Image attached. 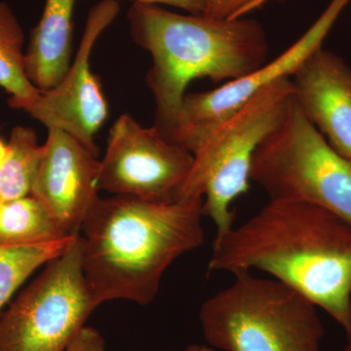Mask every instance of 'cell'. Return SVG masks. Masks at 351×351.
Wrapping results in <instances>:
<instances>
[{
  "instance_id": "6da1fadb",
  "label": "cell",
  "mask_w": 351,
  "mask_h": 351,
  "mask_svg": "<svg viewBox=\"0 0 351 351\" xmlns=\"http://www.w3.org/2000/svg\"><path fill=\"white\" fill-rule=\"evenodd\" d=\"M209 270H261L351 329V226L323 208L270 200L255 216L216 235Z\"/></svg>"
},
{
  "instance_id": "7a4b0ae2",
  "label": "cell",
  "mask_w": 351,
  "mask_h": 351,
  "mask_svg": "<svg viewBox=\"0 0 351 351\" xmlns=\"http://www.w3.org/2000/svg\"><path fill=\"white\" fill-rule=\"evenodd\" d=\"M203 217L202 197L99 198L80 232L83 276L97 307L114 300L151 304L170 265L204 243Z\"/></svg>"
},
{
  "instance_id": "3957f363",
  "label": "cell",
  "mask_w": 351,
  "mask_h": 351,
  "mask_svg": "<svg viewBox=\"0 0 351 351\" xmlns=\"http://www.w3.org/2000/svg\"><path fill=\"white\" fill-rule=\"evenodd\" d=\"M127 18L134 43L152 58L145 76L156 105L152 127L169 141L193 80L230 82L267 63L269 40L255 19L182 15L145 3H133Z\"/></svg>"
},
{
  "instance_id": "277c9868",
  "label": "cell",
  "mask_w": 351,
  "mask_h": 351,
  "mask_svg": "<svg viewBox=\"0 0 351 351\" xmlns=\"http://www.w3.org/2000/svg\"><path fill=\"white\" fill-rule=\"evenodd\" d=\"M228 287L203 302L199 323L207 345L223 351H322L316 306L274 278L233 274Z\"/></svg>"
},
{
  "instance_id": "5b68a950",
  "label": "cell",
  "mask_w": 351,
  "mask_h": 351,
  "mask_svg": "<svg viewBox=\"0 0 351 351\" xmlns=\"http://www.w3.org/2000/svg\"><path fill=\"white\" fill-rule=\"evenodd\" d=\"M293 98L291 77L263 88L191 145L193 164L182 197H202L217 235L233 226V201L249 189L254 154L282 122Z\"/></svg>"
},
{
  "instance_id": "8992f818",
  "label": "cell",
  "mask_w": 351,
  "mask_h": 351,
  "mask_svg": "<svg viewBox=\"0 0 351 351\" xmlns=\"http://www.w3.org/2000/svg\"><path fill=\"white\" fill-rule=\"evenodd\" d=\"M250 180L270 200L315 205L351 226V161L328 143L294 96L282 122L256 149Z\"/></svg>"
},
{
  "instance_id": "52a82bcc",
  "label": "cell",
  "mask_w": 351,
  "mask_h": 351,
  "mask_svg": "<svg viewBox=\"0 0 351 351\" xmlns=\"http://www.w3.org/2000/svg\"><path fill=\"white\" fill-rule=\"evenodd\" d=\"M96 308L78 235L1 314L0 351H66Z\"/></svg>"
},
{
  "instance_id": "ba28073f",
  "label": "cell",
  "mask_w": 351,
  "mask_h": 351,
  "mask_svg": "<svg viewBox=\"0 0 351 351\" xmlns=\"http://www.w3.org/2000/svg\"><path fill=\"white\" fill-rule=\"evenodd\" d=\"M193 164L188 149L124 113L110 129L99 167V189L112 195L173 202L181 198Z\"/></svg>"
},
{
  "instance_id": "9c48e42d",
  "label": "cell",
  "mask_w": 351,
  "mask_h": 351,
  "mask_svg": "<svg viewBox=\"0 0 351 351\" xmlns=\"http://www.w3.org/2000/svg\"><path fill=\"white\" fill-rule=\"evenodd\" d=\"M119 0H101L92 7L80 48L68 73L56 87L40 91L22 110L44 126L68 133L95 154V136L108 115L107 99L99 76L90 69V57L101 34L119 16Z\"/></svg>"
},
{
  "instance_id": "30bf717a",
  "label": "cell",
  "mask_w": 351,
  "mask_h": 351,
  "mask_svg": "<svg viewBox=\"0 0 351 351\" xmlns=\"http://www.w3.org/2000/svg\"><path fill=\"white\" fill-rule=\"evenodd\" d=\"M350 1L331 0L302 38L257 71L210 91L186 94L171 142L189 152L198 138L232 114L263 88L281 78L292 77L307 58L322 48L325 38Z\"/></svg>"
},
{
  "instance_id": "8fae6325",
  "label": "cell",
  "mask_w": 351,
  "mask_h": 351,
  "mask_svg": "<svg viewBox=\"0 0 351 351\" xmlns=\"http://www.w3.org/2000/svg\"><path fill=\"white\" fill-rule=\"evenodd\" d=\"M100 161L73 136L48 130L29 195L47 209L66 235L80 234L83 221L100 198Z\"/></svg>"
},
{
  "instance_id": "7c38bea8",
  "label": "cell",
  "mask_w": 351,
  "mask_h": 351,
  "mask_svg": "<svg viewBox=\"0 0 351 351\" xmlns=\"http://www.w3.org/2000/svg\"><path fill=\"white\" fill-rule=\"evenodd\" d=\"M293 96L330 145L351 161V68L332 51L313 53L291 77Z\"/></svg>"
},
{
  "instance_id": "4fadbf2b",
  "label": "cell",
  "mask_w": 351,
  "mask_h": 351,
  "mask_svg": "<svg viewBox=\"0 0 351 351\" xmlns=\"http://www.w3.org/2000/svg\"><path fill=\"white\" fill-rule=\"evenodd\" d=\"M76 0H45L25 52V71L40 91L56 87L71 64Z\"/></svg>"
},
{
  "instance_id": "5bb4252c",
  "label": "cell",
  "mask_w": 351,
  "mask_h": 351,
  "mask_svg": "<svg viewBox=\"0 0 351 351\" xmlns=\"http://www.w3.org/2000/svg\"><path fill=\"white\" fill-rule=\"evenodd\" d=\"M24 43V31L12 8L0 1V87L10 94L9 106L17 110L40 93L25 71Z\"/></svg>"
},
{
  "instance_id": "9a60e30c",
  "label": "cell",
  "mask_w": 351,
  "mask_h": 351,
  "mask_svg": "<svg viewBox=\"0 0 351 351\" xmlns=\"http://www.w3.org/2000/svg\"><path fill=\"white\" fill-rule=\"evenodd\" d=\"M71 237L64 233L45 207L29 195L2 203L0 245L20 246L56 241Z\"/></svg>"
},
{
  "instance_id": "2e32d148",
  "label": "cell",
  "mask_w": 351,
  "mask_h": 351,
  "mask_svg": "<svg viewBox=\"0 0 351 351\" xmlns=\"http://www.w3.org/2000/svg\"><path fill=\"white\" fill-rule=\"evenodd\" d=\"M8 152L0 166V199H18L31 193L38 172L43 145L31 127L16 126L9 138Z\"/></svg>"
},
{
  "instance_id": "e0dca14e",
  "label": "cell",
  "mask_w": 351,
  "mask_h": 351,
  "mask_svg": "<svg viewBox=\"0 0 351 351\" xmlns=\"http://www.w3.org/2000/svg\"><path fill=\"white\" fill-rule=\"evenodd\" d=\"M78 235H71L47 243L20 246L0 245V311L15 291L38 267L64 254Z\"/></svg>"
},
{
  "instance_id": "ac0fdd59",
  "label": "cell",
  "mask_w": 351,
  "mask_h": 351,
  "mask_svg": "<svg viewBox=\"0 0 351 351\" xmlns=\"http://www.w3.org/2000/svg\"><path fill=\"white\" fill-rule=\"evenodd\" d=\"M258 0H206L203 15L214 19H235L242 17L252 7L258 6Z\"/></svg>"
},
{
  "instance_id": "d6986e66",
  "label": "cell",
  "mask_w": 351,
  "mask_h": 351,
  "mask_svg": "<svg viewBox=\"0 0 351 351\" xmlns=\"http://www.w3.org/2000/svg\"><path fill=\"white\" fill-rule=\"evenodd\" d=\"M105 339L95 328L83 327L66 351H106ZM186 351H215L208 345L193 343Z\"/></svg>"
},
{
  "instance_id": "ffe728a7",
  "label": "cell",
  "mask_w": 351,
  "mask_h": 351,
  "mask_svg": "<svg viewBox=\"0 0 351 351\" xmlns=\"http://www.w3.org/2000/svg\"><path fill=\"white\" fill-rule=\"evenodd\" d=\"M133 1L134 3L173 6L195 15L204 14L205 7H206V0H133Z\"/></svg>"
},
{
  "instance_id": "44dd1931",
  "label": "cell",
  "mask_w": 351,
  "mask_h": 351,
  "mask_svg": "<svg viewBox=\"0 0 351 351\" xmlns=\"http://www.w3.org/2000/svg\"><path fill=\"white\" fill-rule=\"evenodd\" d=\"M7 152H8V147H7V144L2 141V138H0V166L3 163L4 159L7 156Z\"/></svg>"
},
{
  "instance_id": "7402d4cb",
  "label": "cell",
  "mask_w": 351,
  "mask_h": 351,
  "mask_svg": "<svg viewBox=\"0 0 351 351\" xmlns=\"http://www.w3.org/2000/svg\"><path fill=\"white\" fill-rule=\"evenodd\" d=\"M343 351H351V329L346 332V345Z\"/></svg>"
},
{
  "instance_id": "603a6c76",
  "label": "cell",
  "mask_w": 351,
  "mask_h": 351,
  "mask_svg": "<svg viewBox=\"0 0 351 351\" xmlns=\"http://www.w3.org/2000/svg\"><path fill=\"white\" fill-rule=\"evenodd\" d=\"M265 0H258V5H260L261 3H263V2H265Z\"/></svg>"
},
{
  "instance_id": "cb8c5ba5",
  "label": "cell",
  "mask_w": 351,
  "mask_h": 351,
  "mask_svg": "<svg viewBox=\"0 0 351 351\" xmlns=\"http://www.w3.org/2000/svg\"><path fill=\"white\" fill-rule=\"evenodd\" d=\"M2 203H3V202H2V200L0 199V207H1Z\"/></svg>"
}]
</instances>
